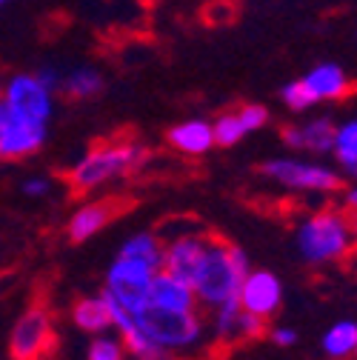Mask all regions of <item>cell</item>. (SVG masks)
<instances>
[{"mask_svg":"<svg viewBox=\"0 0 357 360\" xmlns=\"http://www.w3.org/2000/svg\"><path fill=\"white\" fill-rule=\"evenodd\" d=\"M135 326L177 360H192L214 349L203 309H163L146 303L135 311Z\"/></svg>","mask_w":357,"mask_h":360,"instance_id":"obj_1","label":"cell"},{"mask_svg":"<svg viewBox=\"0 0 357 360\" xmlns=\"http://www.w3.org/2000/svg\"><path fill=\"white\" fill-rule=\"evenodd\" d=\"M249 269H252V260H249L246 249L212 235L195 275H192V289H195L197 306L203 311H212L217 306L235 303L243 275Z\"/></svg>","mask_w":357,"mask_h":360,"instance_id":"obj_2","label":"cell"},{"mask_svg":"<svg viewBox=\"0 0 357 360\" xmlns=\"http://www.w3.org/2000/svg\"><path fill=\"white\" fill-rule=\"evenodd\" d=\"M146 155L149 152L138 141H129V138L95 143L72 163V169L66 172V184L77 195L100 192L117 184V180H126L129 174H135L146 163Z\"/></svg>","mask_w":357,"mask_h":360,"instance_id":"obj_3","label":"cell"},{"mask_svg":"<svg viewBox=\"0 0 357 360\" xmlns=\"http://www.w3.org/2000/svg\"><path fill=\"white\" fill-rule=\"evenodd\" d=\"M294 249L306 266L315 269L343 263L357 249L349 212L340 206H323L303 214L294 226Z\"/></svg>","mask_w":357,"mask_h":360,"instance_id":"obj_4","label":"cell"},{"mask_svg":"<svg viewBox=\"0 0 357 360\" xmlns=\"http://www.w3.org/2000/svg\"><path fill=\"white\" fill-rule=\"evenodd\" d=\"M260 177L292 195H318L332 198L343 189V174L337 166L320 163L315 158H294V155H278L260 163Z\"/></svg>","mask_w":357,"mask_h":360,"instance_id":"obj_5","label":"cell"},{"mask_svg":"<svg viewBox=\"0 0 357 360\" xmlns=\"http://www.w3.org/2000/svg\"><path fill=\"white\" fill-rule=\"evenodd\" d=\"M55 98L58 92L43 83L37 72H15L0 83V106L34 123L49 126V120L55 117Z\"/></svg>","mask_w":357,"mask_h":360,"instance_id":"obj_6","label":"cell"},{"mask_svg":"<svg viewBox=\"0 0 357 360\" xmlns=\"http://www.w3.org/2000/svg\"><path fill=\"white\" fill-rule=\"evenodd\" d=\"M9 357L12 360H46L55 349V318L46 306H26L9 332Z\"/></svg>","mask_w":357,"mask_h":360,"instance_id":"obj_7","label":"cell"},{"mask_svg":"<svg viewBox=\"0 0 357 360\" xmlns=\"http://www.w3.org/2000/svg\"><path fill=\"white\" fill-rule=\"evenodd\" d=\"M155 269L135 263V260H126L117 257L109 263V269L103 272V295L117 300L120 306L138 311L141 306L149 303V292H152V281H155Z\"/></svg>","mask_w":357,"mask_h":360,"instance_id":"obj_8","label":"cell"},{"mask_svg":"<svg viewBox=\"0 0 357 360\" xmlns=\"http://www.w3.org/2000/svg\"><path fill=\"white\" fill-rule=\"evenodd\" d=\"M160 238H163V269L192 283V275L206 252L212 232L200 229L195 220H186L183 229H174V232L160 229Z\"/></svg>","mask_w":357,"mask_h":360,"instance_id":"obj_9","label":"cell"},{"mask_svg":"<svg viewBox=\"0 0 357 360\" xmlns=\"http://www.w3.org/2000/svg\"><path fill=\"white\" fill-rule=\"evenodd\" d=\"M206 314V323H209V335L214 346H235V343H246V340H257L266 338V323L257 318V314H249L246 309H240V303H226V306H217Z\"/></svg>","mask_w":357,"mask_h":360,"instance_id":"obj_10","label":"cell"},{"mask_svg":"<svg viewBox=\"0 0 357 360\" xmlns=\"http://www.w3.org/2000/svg\"><path fill=\"white\" fill-rule=\"evenodd\" d=\"M49 141V126L12 115L0 106V160H26Z\"/></svg>","mask_w":357,"mask_h":360,"instance_id":"obj_11","label":"cell"},{"mask_svg":"<svg viewBox=\"0 0 357 360\" xmlns=\"http://www.w3.org/2000/svg\"><path fill=\"white\" fill-rule=\"evenodd\" d=\"M283 297H286L283 281L272 269H254V266L243 275V283L238 292L240 309H246L249 314H257L263 321H272L283 309Z\"/></svg>","mask_w":357,"mask_h":360,"instance_id":"obj_12","label":"cell"},{"mask_svg":"<svg viewBox=\"0 0 357 360\" xmlns=\"http://www.w3.org/2000/svg\"><path fill=\"white\" fill-rule=\"evenodd\" d=\"M123 209H126V203L120 198H100V200H86V203L74 206L69 220H66L69 243L80 246L86 240H92L95 235H100L109 226Z\"/></svg>","mask_w":357,"mask_h":360,"instance_id":"obj_13","label":"cell"},{"mask_svg":"<svg viewBox=\"0 0 357 360\" xmlns=\"http://www.w3.org/2000/svg\"><path fill=\"white\" fill-rule=\"evenodd\" d=\"M335 120L329 115L303 117L280 131V141L294 155H329L335 141Z\"/></svg>","mask_w":357,"mask_h":360,"instance_id":"obj_14","label":"cell"},{"mask_svg":"<svg viewBox=\"0 0 357 360\" xmlns=\"http://www.w3.org/2000/svg\"><path fill=\"white\" fill-rule=\"evenodd\" d=\"M266 123H269V109L260 106V103H246V106H238V109L220 112V115L212 120L214 146L232 149V146H238L240 141H246L249 134L260 131Z\"/></svg>","mask_w":357,"mask_h":360,"instance_id":"obj_15","label":"cell"},{"mask_svg":"<svg viewBox=\"0 0 357 360\" xmlns=\"http://www.w3.org/2000/svg\"><path fill=\"white\" fill-rule=\"evenodd\" d=\"M306 89V95L311 101V106L320 103H335L343 101L351 92V80L349 75L337 66V63H315L303 77H297Z\"/></svg>","mask_w":357,"mask_h":360,"instance_id":"obj_16","label":"cell"},{"mask_svg":"<svg viewBox=\"0 0 357 360\" xmlns=\"http://www.w3.org/2000/svg\"><path fill=\"white\" fill-rule=\"evenodd\" d=\"M166 143L183 158H203L214 149V129L206 117H186L166 131Z\"/></svg>","mask_w":357,"mask_h":360,"instance_id":"obj_17","label":"cell"},{"mask_svg":"<svg viewBox=\"0 0 357 360\" xmlns=\"http://www.w3.org/2000/svg\"><path fill=\"white\" fill-rule=\"evenodd\" d=\"M69 321L80 335H100L112 329V314H109V300L103 292L83 295L72 303Z\"/></svg>","mask_w":357,"mask_h":360,"instance_id":"obj_18","label":"cell"},{"mask_svg":"<svg viewBox=\"0 0 357 360\" xmlns=\"http://www.w3.org/2000/svg\"><path fill=\"white\" fill-rule=\"evenodd\" d=\"M149 303L163 306V309H200L192 283L166 272V269H160V272L155 275V281H152Z\"/></svg>","mask_w":357,"mask_h":360,"instance_id":"obj_19","label":"cell"},{"mask_svg":"<svg viewBox=\"0 0 357 360\" xmlns=\"http://www.w3.org/2000/svg\"><path fill=\"white\" fill-rule=\"evenodd\" d=\"M106 89V75L98 66H72L60 77V92L69 101H92Z\"/></svg>","mask_w":357,"mask_h":360,"instance_id":"obj_20","label":"cell"},{"mask_svg":"<svg viewBox=\"0 0 357 360\" xmlns=\"http://www.w3.org/2000/svg\"><path fill=\"white\" fill-rule=\"evenodd\" d=\"M117 257H126V260H135V263H143L155 272L163 269V238L160 232H135L129 235L120 246H117Z\"/></svg>","mask_w":357,"mask_h":360,"instance_id":"obj_21","label":"cell"},{"mask_svg":"<svg viewBox=\"0 0 357 360\" xmlns=\"http://www.w3.org/2000/svg\"><path fill=\"white\" fill-rule=\"evenodd\" d=\"M329 155L343 177L357 180V115L335 126V141Z\"/></svg>","mask_w":357,"mask_h":360,"instance_id":"obj_22","label":"cell"},{"mask_svg":"<svg viewBox=\"0 0 357 360\" xmlns=\"http://www.w3.org/2000/svg\"><path fill=\"white\" fill-rule=\"evenodd\" d=\"M320 352L329 360L357 357V321H337L320 338Z\"/></svg>","mask_w":357,"mask_h":360,"instance_id":"obj_23","label":"cell"},{"mask_svg":"<svg viewBox=\"0 0 357 360\" xmlns=\"http://www.w3.org/2000/svg\"><path fill=\"white\" fill-rule=\"evenodd\" d=\"M123 343H126V352H129V360H177L171 352H166L163 346H157L152 338H146L135 323H131L126 332H120Z\"/></svg>","mask_w":357,"mask_h":360,"instance_id":"obj_24","label":"cell"},{"mask_svg":"<svg viewBox=\"0 0 357 360\" xmlns=\"http://www.w3.org/2000/svg\"><path fill=\"white\" fill-rule=\"evenodd\" d=\"M83 360H129V352H126L123 338L115 329H109L100 335H89Z\"/></svg>","mask_w":357,"mask_h":360,"instance_id":"obj_25","label":"cell"},{"mask_svg":"<svg viewBox=\"0 0 357 360\" xmlns=\"http://www.w3.org/2000/svg\"><path fill=\"white\" fill-rule=\"evenodd\" d=\"M280 101H283V106H286L289 112H294V115H300V112H306V109H315L300 80H292V83H286V86L280 89Z\"/></svg>","mask_w":357,"mask_h":360,"instance_id":"obj_26","label":"cell"},{"mask_svg":"<svg viewBox=\"0 0 357 360\" xmlns=\"http://www.w3.org/2000/svg\"><path fill=\"white\" fill-rule=\"evenodd\" d=\"M20 192L29 200H46L55 192V180L49 174H29L23 184H20Z\"/></svg>","mask_w":357,"mask_h":360,"instance_id":"obj_27","label":"cell"},{"mask_svg":"<svg viewBox=\"0 0 357 360\" xmlns=\"http://www.w3.org/2000/svg\"><path fill=\"white\" fill-rule=\"evenodd\" d=\"M266 338H269L275 346H283V349H292V346H297V340H300V335H297L294 326H275V329H266Z\"/></svg>","mask_w":357,"mask_h":360,"instance_id":"obj_28","label":"cell"},{"mask_svg":"<svg viewBox=\"0 0 357 360\" xmlns=\"http://www.w3.org/2000/svg\"><path fill=\"white\" fill-rule=\"evenodd\" d=\"M337 195H340V209L343 212H349V214L357 212V180H351V184L343 186Z\"/></svg>","mask_w":357,"mask_h":360,"instance_id":"obj_29","label":"cell"},{"mask_svg":"<svg viewBox=\"0 0 357 360\" xmlns=\"http://www.w3.org/2000/svg\"><path fill=\"white\" fill-rule=\"evenodd\" d=\"M37 75H40V80L46 83V86H52L55 92H60V77H63V72L58 69V66H40V69H34Z\"/></svg>","mask_w":357,"mask_h":360,"instance_id":"obj_30","label":"cell"},{"mask_svg":"<svg viewBox=\"0 0 357 360\" xmlns=\"http://www.w3.org/2000/svg\"><path fill=\"white\" fill-rule=\"evenodd\" d=\"M349 220H351V235H354V240H357V212H351Z\"/></svg>","mask_w":357,"mask_h":360,"instance_id":"obj_31","label":"cell"},{"mask_svg":"<svg viewBox=\"0 0 357 360\" xmlns=\"http://www.w3.org/2000/svg\"><path fill=\"white\" fill-rule=\"evenodd\" d=\"M6 4H9V0H0V6H6Z\"/></svg>","mask_w":357,"mask_h":360,"instance_id":"obj_32","label":"cell"},{"mask_svg":"<svg viewBox=\"0 0 357 360\" xmlns=\"http://www.w3.org/2000/svg\"><path fill=\"white\" fill-rule=\"evenodd\" d=\"M0 83H4V80H0Z\"/></svg>","mask_w":357,"mask_h":360,"instance_id":"obj_33","label":"cell"}]
</instances>
